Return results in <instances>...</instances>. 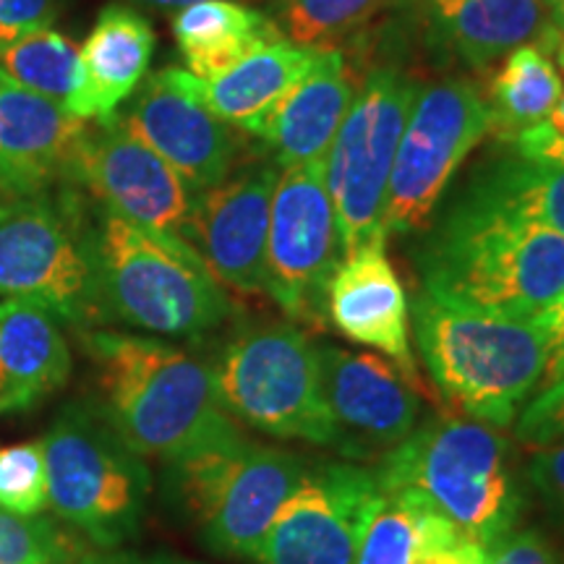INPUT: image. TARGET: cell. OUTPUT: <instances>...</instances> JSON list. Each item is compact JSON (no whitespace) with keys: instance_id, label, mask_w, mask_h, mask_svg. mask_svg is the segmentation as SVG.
I'll return each instance as SVG.
<instances>
[{"instance_id":"6da1fadb","label":"cell","mask_w":564,"mask_h":564,"mask_svg":"<svg viewBox=\"0 0 564 564\" xmlns=\"http://www.w3.org/2000/svg\"><path fill=\"white\" fill-rule=\"evenodd\" d=\"M100 392L97 411L139 457H178L241 434L217 394L215 369L150 335L82 337Z\"/></svg>"},{"instance_id":"7a4b0ae2","label":"cell","mask_w":564,"mask_h":564,"mask_svg":"<svg viewBox=\"0 0 564 564\" xmlns=\"http://www.w3.org/2000/svg\"><path fill=\"white\" fill-rule=\"evenodd\" d=\"M421 291L449 306L544 324L564 303V238L460 196L419 253Z\"/></svg>"},{"instance_id":"3957f363","label":"cell","mask_w":564,"mask_h":564,"mask_svg":"<svg viewBox=\"0 0 564 564\" xmlns=\"http://www.w3.org/2000/svg\"><path fill=\"white\" fill-rule=\"evenodd\" d=\"M100 322L162 337H202L232 316V301L204 259L173 232L141 228L87 204Z\"/></svg>"},{"instance_id":"277c9868","label":"cell","mask_w":564,"mask_h":564,"mask_svg":"<svg viewBox=\"0 0 564 564\" xmlns=\"http://www.w3.org/2000/svg\"><path fill=\"white\" fill-rule=\"evenodd\" d=\"M384 491L421 494L463 544L489 549L514 531L525 497L510 442L476 419L440 415L419 423L373 468Z\"/></svg>"},{"instance_id":"5b68a950","label":"cell","mask_w":564,"mask_h":564,"mask_svg":"<svg viewBox=\"0 0 564 564\" xmlns=\"http://www.w3.org/2000/svg\"><path fill=\"white\" fill-rule=\"evenodd\" d=\"M413 327L426 369L468 419L510 429L546 369V327L449 306L426 291L413 301Z\"/></svg>"},{"instance_id":"8992f818","label":"cell","mask_w":564,"mask_h":564,"mask_svg":"<svg viewBox=\"0 0 564 564\" xmlns=\"http://www.w3.org/2000/svg\"><path fill=\"white\" fill-rule=\"evenodd\" d=\"M47 507L95 549L116 552L139 533L152 476L95 403L63 405L42 436Z\"/></svg>"},{"instance_id":"52a82bcc","label":"cell","mask_w":564,"mask_h":564,"mask_svg":"<svg viewBox=\"0 0 564 564\" xmlns=\"http://www.w3.org/2000/svg\"><path fill=\"white\" fill-rule=\"evenodd\" d=\"M165 465L167 502L194 525L204 546L249 560L308 470L303 457L243 434Z\"/></svg>"},{"instance_id":"ba28073f","label":"cell","mask_w":564,"mask_h":564,"mask_svg":"<svg viewBox=\"0 0 564 564\" xmlns=\"http://www.w3.org/2000/svg\"><path fill=\"white\" fill-rule=\"evenodd\" d=\"M217 394L232 419L274 440L335 447V423L322 392L319 348L295 324H257L225 343Z\"/></svg>"},{"instance_id":"9c48e42d","label":"cell","mask_w":564,"mask_h":564,"mask_svg":"<svg viewBox=\"0 0 564 564\" xmlns=\"http://www.w3.org/2000/svg\"><path fill=\"white\" fill-rule=\"evenodd\" d=\"M0 299L47 306L63 322H100L87 202L74 188L0 204Z\"/></svg>"},{"instance_id":"30bf717a","label":"cell","mask_w":564,"mask_h":564,"mask_svg":"<svg viewBox=\"0 0 564 564\" xmlns=\"http://www.w3.org/2000/svg\"><path fill=\"white\" fill-rule=\"evenodd\" d=\"M419 89L398 68L371 70L335 133L324 173L345 253L387 238L390 175Z\"/></svg>"},{"instance_id":"8fae6325","label":"cell","mask_w":564,"mask_h":564,"mask_svg":"<svg viewBox=\"0 0 564 564\" xmlns=\"http://www.w3.org/2000/svg\"><path fill=\"white\" fill-rule=\"evenodd\" d=\"M486 133L489 105L476 84H421L392 165L384 204L387 236H413L429 228L444 188Z\"/></svg>"},{"instance_id":"7c38bea8","label":"cell","mask_w":564,"mask_h":564,"mask_svg":"<svg viewBox=\"0 0 564 564\" xmlns=\"http://www.w3.org/2000/svg\"><path fill=\"white\" fill-rule=\"evenodd\" d=\"M343 257L324 160L285 167L272 194L264 293L291 319L322 329L329 280Z\"/></svg>"},{"instance_id":"4fadbf2b","label":"cell","mask_w":564,"mask_h":564,"mask_svg":"<svg viewBox=\"0 0 564 564\" xmlns=\"http://www.w3.org/2000/svg\"><path fill=\"white\" fill-rule=\"evenodd\" d=\"M373 470L356 463L312 465L264 533L259 564H356L366 525L382 502Z\"/></svg>"},{"instance_id":"5bb4252c","label":"cell","mask_w":564,"mask_h":564,"mask_svg":"<svg viewBox=\"0 0 564 564\" xmlns=\"http://www.w3.org/2000/svg\"><path fill=\"white\" fill-rule=\"evenodd\" d=\"M63 181L84 188L91 202L126 220L173 236L186 228L196 199L194 188L118 116L84 129Z\"/></svg>"},{"instance_id":"9a60e30c","label":"cell","mask_w":564,"mask_h":564,"mask_svg":"<svg viewBox=\"0 0 564 564\" xmlns=\"http://www.w3.org/2000/svg\"><path fill=\"white\" fill-rule=\"evenodd\" d=\"M322 392L335 423V449L345 457L387 455L421 423V394L398 366L373 356L324 345Z\"/></svg>"},{"instance_id":"2e32d148","label":"cell","mask_w":564,"mask_h":564,"mask_svg":"<svg viewBox=\"0 0 564 564\" xmlns=\"http://www.w3.org/2000/svg\"><path fill=\"white\" fill-rule=\"evenodd\" d=\"M118 121L196 194L223 183L232 171L238 141L230 126L196 97L188 70L162 68L150 76Z\"/></svg>"},{"instance_id":"e0dca14e","label":"cell","mask_w":564,"mask_h":564,"mask_svg":"<svg viewBox=\"0 0 564 564\" xmlns=\"http://www.w3.org/2000/svg\"><path fill=\"white\" fill-rule=\"evenodd\" d=\"M278 178L274 162H264L196 194L181 238L199 253L223 288L264 293L267 238Z\"/></svg>"},{"instance_id":"ac0fdd59","label":"cell","mask_w":564,"mask_h":564,"mask_svg":"<svg viewBox=\"0 0 564 564\" xmlns=\"http://www.w3.org/2000/svg\"><path fill=\"white\" fill-rule=\"evenodd\" d=\"M384 241L379 238L345 253L327 288V319L348 340L390 356L419 390L408 295L387 257Z\"/></svg>"},{"instance_id":"d6986e66","label":"cell","mask_w":564,"mask_h":564,"mask_svg":"<svg viewBox=\"0 0 564 564\" xmlns=\"http://www.w3.org/2000/svg\"><path fill=\"white\" fill-rule=\"evenodd\" d=\"M87 121L0 70V196L51 192L63 181Z\"/></svg>"},{"instance_id":"ffe728a7","label":"cell","mask_w":564,"mask_h":564,"mask_svg":"<svg viewBox=\"0 0 564 564\" xmlns=\"http://www.w3.org/2000/svg\"><path fill=\"white\" fill-rule=\"evenodd\" d=\"M352 97L356 84L343 53L335 47L319 51L301 82L253 126L251 137L262 141L282 171L322 162L348 116Z\"/></svg>"},{"instance_id":"44dd1931","label":"cell","mask_w":564,"mask_h":564,"mask_svg":"<svg viewBox=\"0 0 564 564\" xmlns=\"http://www.w3.org/2000/svg\"><path fill=\"white\" fill-rule=\"evenodd\" d=\"M154 53V32L129 6H105L79 47L74 91L66 110L82 121H105L144 82Z\"/></svg>"},{"instance_id":"7402d4cb","label":"cell","mask_w":564,"mask_h":564,"mask_svg":"<svg viewBox=\"0 0 564 564\" xmlns=\"http://www.w3.org/2000/svg\"><path fill=\"white\" fill-rule=\"evenodd\" d=\"M61 322L42 303L0 301V411L32 408L68 382L74 358Z\"/></svg>"},{"instance_id":"603a6c76","label":"cell","mask_w":564,"mask_h":564,"mask_svg":"<svg viewBox=\"0 0 564 564\" xmlns=\"http://www.w3.org/2000/svg\"><path fill=\"white\" fill-rule=\"evenodd\" d=\"M316 55L319 51L314 47H301L285 37L259 47L212 79H196L192 70L188 74L196 97L220 121L251 133L253 126L312 68Z\"/></svg>"},{"instance_id":"cb8c5ba5","label":"cell","mask_w":564,"mask_h":564,"mask_svg":"<svg viewBox=\"0 0 564 564\" xmlns=\"http://www.w3.org/2000/svg\"><path fill=\"white\" fill-rule=\"evenodd\" d=\"M432 32L465 66L486 68L523 45H544L554 32L544 0H460L432 13Z\"/></svg>"},{"instance_id":"d4e9b609","label":"cell","mask_w":564,"mask_h":564,"mask_svg":"<svg viewBox=\"0 0 564 564\" xmlns=\"http://www.w3.org/2000/svg\"><path fill=\"white\" fill-rule=\"evenodd\" d=\"M173 34L196 79H212L259 47L285 40L267 13L238 0H196L175 11Z\"/></svg>"},{"instance_id":"484cf974","label":"cell","mask_w":564,"mask_h":564,"mask_svg":"<svg viewBox=\"0 0 564 564\" xmlns=\"http://www.w3.org/2000/svg\"><path fill=\"white\" fill-rule=\"evenodd\" d=\"M468 199L564 238V165L518 158L494 160L470 181Z\"/></svg>"},{"instance_id":"4316f807","label":"cell","mask_w":564,"mask_h":564,"mask_svg":"<svg viewBox=\"0 0 564 564\" xmlns=\"http://www.w3.org/2000/svg\"><path fill=\"white\" fill-rule=\"evenodd\" d=\"M455 544H463L455 528L421 494L392 489L382 494L366 525L356 564H419L426 554Z\"/></svg>"},{"instance_id":"83f0119b","label":"cell","mask_w":564,"mask_h":564,"mask_svg":"<svg viewBox=\"0 0 564 564\" xmlns=\"http://www.w3.org/2000/svg\"><path fill=\"white\" fill-rule=\"evenodd\" d=\"M564 95L562 76L539 45H523L510 53L489 89V131L499 141L514 144L520 133L546 123L549 112Z\"/></svg>"},{"instance_id":"f1b7e54d","label":"cell","mask_w":564,"mask_h":564,"mask_svg":"<svg viewBox=\"0 0 564 564\" xmlns=\"http://www.w3.org/2000/svg\"><path fill=\"white\" fill-rule=\"evenodd\" d=\"M76 68L79 47L51 26L19 34L0 47V70L9 79L61 105H66L74 91Z\"/></svg>"},{"instance_id":"f546056e","label":"cell","mask_w":564,"mask_h":564,"mask_svg":"<svg viewBox=\"0 0 564 564\" xmlns=\"http://www.w3.org/2000/svg\"><path fill=\"white\" fill-rule=\"evenodd\" d=\"M392 0H293L280 11L282 32L301 47L329 51L333 42L361 30Z\"/></svg>"},{"instance_id":"4dcf8cb0","label":"cell","mask_w":564,"mask_h":564,"mask_svg":"<svg viewBox=\"0 0 564 564\" xmlns=\"http://www.w3.org/2000/svg\"><path fill=\"white\" fill-rule=\"evenodd\" d=\"M79 554L53 520L0 510V564H68Z\"/></svg>"},{"instance_id":"1f68e13d","label":"cell","mask_w":564,"mask_h":564,"mask_svg":"<svg viewBox=\"0 0 564 564\" xmlns=\"http://www.w3.org/2000/svg\"><path fill=\"white\" fill-rule=\"evenodd\" d=\"M47 507V465L42 440L0 449V510L40 514Z\"/></svg>"},{"instance_id":"d6a6232c","label":"cell","mask_w":564,"mask_h":564,"mask_svg":"<svg viewBox=\"0 0 564 564\" xmlns=\"http://www.w3.org/2000/svg\"><path fill=\"white\" fill-rule=\"evenodd\" d=\"M518 440L531 447H546L564 436V377L535 392L518 415Z\"/></svg>"},{"instance_id":"836d02e7","label":"cell","mask_w":564,"mask_h":564,"mask_svg":"<svg viewBox=\"0 0 564 564\" xmlns=\"http://www.w3.org/2000/svg\"><path fill=\"white\" fill-rule=\"evenodd\" d=\"M484 564H562L554 546L541 531H518L484 552Z\"/></svg>"},{"instance_id":"e575fe53","label":"cell","mask_w":564,"mask_h":564,"mask_svg":"<svg viewBox=\"0 0 564 564\" xmlns=\"http://www.w3.org/2000/svg\"><path fill=\"white\" fill-rule=\"evenodd\" d=\"M55 21V0H0V47Z\"/></svg>"},{"instance_id":"d590c367","label":"cell","mask_w":564,"mask_h":564,"mask_svg":"<svg viewBox=\"0 0 564 564\" xmlns=\"http://www.w3.org/2000/svg\"><path fill=\"white\" fill-rule=\"evenodd\" d=\"M528 478L546 499V505L564 520V442L541 447L533 455Z\"/></svg>"},{"instance_id":"8d00e7d4","label":"cell","mask_w":564,"mask_h":564,"mask_svg":"<svg viewBox=\"0 0 564 564\" xmlns=\"http://www.w3.org/2000/svg\"><path fill=\"white\" fill-rule=\"evenodd\" d=\"M512 147L518 150V154H523V158L564 165V137L554 133L546 123H541L531 131L520 133V137L514 139Z\"/></svg>"},{"instance_id":"74e56055","label":"cell","mask_w":564,"mask_h":564,"mask_svg":"<svg viewBox=\"0 0 564 564\" xmlns=\"http://www.w3.org/2000/svg\"><path fill=\"white\" fill-rule=\"evenodd\" d=\"M564 377V303L556 308V314L546 322V369L539 390L554 384Z\"/></svg>"},{"instance_id":"f35d334b","label":"cell","mask_w":564,"mask_h":564,"mask_svg":"<svg viewBox=\"0 0 564 564\" xmlns=\"http://www.w3.org/2000/svg\"><path fill=\"white\" fill-rule=\"evenodd\" d=\"M419 564H484V549L470 544H455L426 554Z\"/></svg>"},{"instance_id":"ab89813d","label":"cell","mask_w":564,"mask_h":564,"mask_svg":"<svg viewBox=\"0 0 564 564\" xmlns=\"http://www.w3.org/2000/svg\"><path fill=\"white\" fill-rule=\"evenodd\" d=\"M68 564H133L131 556L118 552H105V549H91V552H79Z\"/></svg>"},{"instance_id":"60d3db41","label":"cell","mask_w":564,"mask_h":564,"mask_svg":"<svg viewBox=\"0 0 564 564\" xmlns=\"http://www.w3.org/2000/svg\"><path fill=\"white\" fill-rule=\"evenodd\" d=\"M131 3L150 6V9H160V11H181L186 9V6L196 3V0H131Z\"/></svg>"},{"instance_id":"b9f144b4","label":"cell","mask_w":564,"mask_h":564,"mask_svg":"<svg viewBox=\"0 0 564 564\" xmlns=\"http://www.w3.org/2000/svg\"><path fill=\"white\" fill-rule=\"evenodd\" d=\"M544 3H546L549 19H552L554 30L564 37V0H544Z\"/></svg>"},{"instance_id":"7bdbcfd3","label":"cell","mask_w":564,"mask_h":564,"mask_svg":"<svg viewBox=\"0 0 564 564\" xmlns=\"http://www.w3.org/2000/svg\"><path fill=\"white\" fill-rule=\"evenodd\" d=\"M546 126L552 129L554 133H560V137H564V95L560 97V102H556V108L549 112L546 118Z\"/></svg>"},{"instance_id":"ee69618b","label":"cell","mask_w":564,"mask_h":564,"mask_svg":"<svg viewBox=\"0 0 564 564\" xmlns=\"http://www.w3.org/2000/svg\"><path fill=\"white\" fill-rule=\"evenodd\" d=\"M455 3H460V0H423V6H426V9H432V13L453 9Z\"/></svg>"},{"instance_id":"f6af8a7d","label":"cell","mask_w":564,"mask_h":564,"mask_svg":"<svg viewBox=\"0 0 564 564\" xmlns=\"http://www.w3.org/2000/svg\"><path fill=\"white\" fill-rule=\"evenodd\" d=\"M133 564H194V562H183V560H173V556H154V560H144V562H133Z\"/></svg>"},{"instance_id":"bcb514c9","label":"cell","mask_w":564,"mask_h":564,"mask_svg":"<svg viewBox=\"0 0 564 564\" xmlns=\"http://www.w3.org/2000/svg\"><path fill=\"white\" fill-rule=\"evenodd\" d=\"M552 55H554V61L560 63V66L564 68V37L560 34V40L554 42V47H552Z\"/></svg>"},{"instance_id":"7dc6e473","label":"cell","mask_w":564,"mask_h":564,"mask_svg":"<svg viewBox=\"0 0 564 564\" xmlns=\"http://www.w3.org/2000/svg\"><path fill=\"white\" fill-rule=\"evenodd\" d=\"M270 3H272L278 11H282V9H285V6H291L293 0H270Z\"/></svg>"}]
</instances>
